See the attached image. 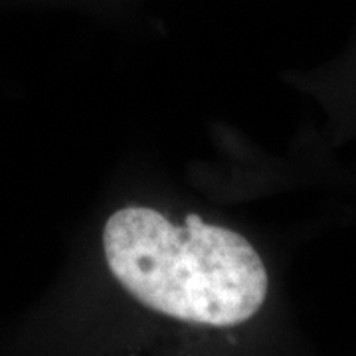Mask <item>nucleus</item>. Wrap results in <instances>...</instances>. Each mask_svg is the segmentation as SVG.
<instances>
[{
    "mask_svg": "<svg viewBox=\"0 0 356 356\" xmlns=\"http://www.w3.org/2000/svg\"><path fill=\"white\" fill-rule=\"evenodd\" d=\"M102 248L117 285L177 323L240 327L267 299L269 275L254 245L196 214L172 220L149 206H123L105 220Z\"/></svg>",
    "mask_w": 356,
    "mask_h": 356,
    "instance_id": "nucleus-1",
    "label": "nucleus"
}]
</instances>
